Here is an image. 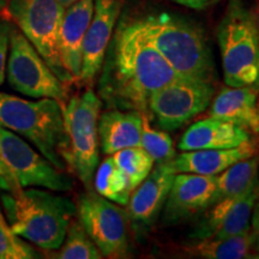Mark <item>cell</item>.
<instances>
[{"label": "cell", "instance_id": "3", "mask_svg": "<svg viewBox=\"0 0 259 259\" xmlns=\"http://www.w3.org/2000/svg\"><path fill=\"white\" fill-rule=\"evenodd\" d=\"M134 23L178 76L215 83L216 69L211 51L196 25L164 12L147 16Z\"/></svg>", "mask_w": 259, "mask_h": 259}, {"label": "cell", "instance_id": "32", "mask_svg": "<svg viewBox=\"0 0 259 259\" xmlns=\"http://www.w3.org/2000/svg\"><path fill=\"white\" fill-rule=\"evenodd\" d=\"M57 2L59 3V4L63 5L64 8H69L70 5L74 4V3H76V2H78V0H57Z\"/></svg>", "mask_w": 259, "mask_h": 259}, {"label": "cell", "instance_id": "2", "mask_svg": "<svg viewBox=\"0 0 259 259\" xmlns=\"http://www.w3.org/2000/svg\"><path fill=\"white\" fill-rule=\"evenodd\" d=\"M0 202L15 234L46 251L60 247L77 213V206L70 198L34 187L3 191Z\"/></svg>", "mask_w": 259, "mask_h": 259}, {"label": "cell", "instance_id": "16", "mask_svg": "<svg viewBox=\"0 0 259 259\" xmlns=\"http://www.w3.org/2000/svg\"><path fill=\"white\" fill-rule=\"evenodd\" d=\"M94 15V0H78L66 8L60 28L59 51L64 67L73 82H79L82 48Z\"/></svg>", "mask_w": 259, "mask_h": 259}, {"label": "cell", "instance_id": "20", "mask_svg": "<svg viewBox=\"0 0 259 259\" xmlns=\"http://www.w3.org/2000/svg\"><path fill=\"white\" fill-rule=\"evenodd\" d=\"M258 94L259 90L252 87H226L212 99L209 106V116L259 134Z\"/></svg>", "mask_w": 259, "mask_h": 259}, {"label": "cell", "instance_id": "10", "mask_svg": "<svg viewBox=\"0 0 259 259\" xmlns=\"http://www.w3.org/2000/svg\"><path fill=\"white\" fill-rule=\"evenodd\" d=\"M215 92L211 82L179 78L151 94L148 112L158 127L173 132L206 111Z\"/></svg>", "mask_w": 259, "mask_h": 259}, {"label": "cell", "instance_id": "5", "mask_svg": "<svg viewBox=\"0 0 259 259\" xmlns=\"http://www.w3.org/2000/svg\"><path fill=\"white\" fill-rule=\"evenodd\" d=\"M227 87L259 90V34L255 12L242 0H229L218 29Z\"/></svg>", "mask_w": 259, "mask_h": 259}, {"label": "cell", "instance_id": "31", "mask_svg": "<svg viewBox=\"0 0 259 259\" xmlns=\"http://www.w3.org/2000/svg\"><path fill=\"white\" fill-rule=\"evenodd\" d=\"M170 2L177 3V4L186 6V8L194 10H204L210 6L218 4L220 0H170Z\"/></svg>", "mask_w": 259, "mask_h": 259}, {"label": "cell", "instance_id": "26", "mask_svg": "<svg viewBox=\"0 0 259 259\" xmlns=\"http://www.w3.org/2000/svg\"><path fill=\"white\" fill-rule=\"evenodd\" d=\"M141 148H143L156 163L171 161L177 155L173 141L168 132L154 128L147 114L143 115Z\"/></svg>", "mask_w": 259, "mask_h": 259}, {"label": "cell", "instance_id": "21", "mask_svg": "<svg viewBox=\"0 0 259 259\" xmlns=\"http://www.w3.org/2000/svg\"><path fill=\"white\" fill-rule=\"evenodd\" d=\"M258 167L259 156H252L220 173L210 206L221 200H234L244 196L259 179Z\"/></svg>", "mask_w": 259, "mask_h": 259}, {"label": "cell", "instance_id": "28", "mask_svg": "<svg viewBox=\"0 0 259 259\" xmlns=\"http://www.w3.org/2000/svg\"><path fill=\"white\" fill-rule=\"evenodd\" d=\"M14 25L8 19H0V85L6 78V63H8L10 37Z\"/></svg>", "mask_w": 259, "mask_h": 259}, {"label": "cell", "instance_id": "17", "mask_svg": "<svg viewBox=\"0 0 259 259\" xmlns=\"http://www.w3.org/2000/svg\"><path fill=\"white\" fill-rule=\"evenodd\" d=\"M257 145L250 141L236 148L202 149L183 151L169 161L174 173H193L200 176H219L236 162L254 156Z\"/></svg>", "mask_w": 259, "mask_h": 259}, {"label": "cell", "instance_id": "9", "mask_svg": "<svg viewBox=\"0 0 259 259\" xmlns=\"http://www.w3.org/2000/svg\"><path fill=\"white\" fill-rule=\"evenodd\" d=\"M0 157L19 187H44L54 192L72 190L73 181L69 174L58 169L37 149L3 126Z\"/></svg>", "mask_w": 259, "mask_h": 259}, {"label": "cell", "instance_id": "1", "mask_svg": "<svg viewBox=\"0 0 259 259\" xmlns=\"http://www.w3.org/2000/svg\"><path fill=\"white\" fill-rule=\"evenodd\" d=\"M99 79L109 108L148 112L151 94L181 78L135 23H122L107 48Z\"/></svg>", "mask_w": 259, "mask_h": 259}, {"label": "cell", "instance_id": "35", "mask_svg": "<svg viewBox=\"0 0 259 259\" xmlns=\"http://www.w3.org/2000/svg\"><path fill=\"white\" fill-rule=\"evenodd\" d=\"M257 111H258V118H259V99H258V101H257Z\"/></svg>", "mask_w": 259, "mask_h": 259}, {"label": "cell", "instance_id": "29", "mask_svg": "<svg viewBox=\"0 0 259 259\" xmlns=\"http://www.w3.org/2000/svg\"><path fill=\"white\" fill-rule=\"evenodd\" d=\"M251 239L252 250L259 253V199L255 203L251 216Z\"/></svg>", "mask_w": 259, "mask_h": 259}, {"label": "cell", "instance_id": "27", "mask_svg": "<svg viewBox=\"0 0 259 259\" xmlns=\"http://www.w3.org/2000/svg\"><path fill=\"white\" fill-rule=\"evenodd\" d=\"M41 255L21 236L15 234L0 211V259H36Z\"/></svg>", "mask_w": 259, "mask_h": 259}, {"label": "cell", "instance_id": "25", "mask_svg": "<svg viewBox=\"0 0 259 259\" xmlns=\"http://www.w3.org/2000/svg\"><path fill=\"white\" fill-rule=\"evenodd\" d=\"M112 157L127 176L132 191L150 174L154 168L153 157L141 147L122 149L113 154Z\"/></svg>", "mask_w": 259, "mask_h": 259}, {"label": "cell", "instance_id": "22", "mask_svg": "<svg viewBox=\"0 0 259 259\" xmlns=\"http://www.w3.org/2000/svg\"><path fill=\"white\" fill-rule=\"evenodd\" d=\"M250 231L226 238L202 239L191 246L190 252L193 255L205 259L247 258L252 250Z\"/></svg>", "mask_w": 259, "mask_h": 259}, {"label": "cell", "instance_id": "11", "mask_svg": "<svg viewBox=\"0 0 259 259\" xmlns=\"http://www.w3.org/2000/svg\"><path fill=\"white\" fill-rule=\"evenodd\" d=\"M78 220L103 257L128 255V216L118 204L89 190L77 205Z\"/></svg>", "mask_w": 259, "mask_h": 259}, {"label": "cell", "instance_id": "15", "mask_svg": "<svg viewBox=\"0 0 259 259\" xmlns=\"http://www.w3.org/2000/svg\"><path fill=\"white\" fill-rule=\"evenodd\" d=\"M176 173L169 161L157 163L150 174L132 191L127 203V216L135 228L147 229L156 221L173 185Z\"/></svg>", "mask_w": 259, "mask_h": 259}, {"label": "cell", "instance_id": "8", "mask_svg": "<svg viewBox=\"0 0 259 259\" xmlns=\"http://www.w3.org/2000/svg\"><path fill=\"white\" fill-rule=\"evenodd\" d=\"M6 78L11 88L31 99L69 100L66 84L58 78L27 37L14 27L10 37Z\"/></svg>", "mask_w": 259, "mask_h": 259}, {"label": "cell", "instance_id": "14", "mask_svg": "<svg viewBox=\"0 0 259 259\" xmlns=\"http://www.w3.org/2000/svg\"><path fill=\"white\" fill-rule=\"evenodd\" d=\"M216 183L218 176L177 173L163 206V225H177L208 209Z\"/></svg>", "mask_w": 259, "mask_h": 259}, {"label": "cell", "instance_id": "30", "mask_svg": "<svg viewBox=\"0 0 259 259\" xmlns=\"http://www.w3.org/2000/svg\"><path fill=\"white\" fill-rule=\"evenodd\" d=\"M16 187L19 186L12 177L11 171L8 169V167L5 166L2 157H0V189L3 191H10L16 189Z\"/></svg>", "mask_w": 259, "mask_h": 259}, {"label": "cell", "instance_id": "13", "mask_svg": "<svg viewBox=\"0 0 259 259\" xmlns=\"http://www.w3.org/2000/svg\"><path fill=\"white\" fill-rule=\"evenodd\" d=\"M258 199L259 179L244 196L234 200H221L209 206L211 209L190 236L196 240H202L248 232L251 229L252 211Z\"/></svg>", "mask_w": 259, "mask_h": 259}, {"label": "cell", "instance_id": "34", "mask_svg": "<svg viewBox=\"0 0 259 259\" xmlns=\"http://www.w3.org/2000/svg\"><path fill=\"white\" fill-rule=\"evenodd\" d=\"M255 18H257V27H258V34H259V10L255 11Z\"/></svg>", "mask_w": 259, "mask_h": 259}, {"label": "cell", "instance_id": "23", "mask_svg": "<svg viewBox=\"0 0 259 259\" xmlns=\"http://www.w3.org/2000/svg\"><path fill=\"white\" fill-rule=\"evenodd\" d=\"M93 184L100 196L119 205H127L132 193L130 180L112 156L105 158L97 166Z\"/></svg>", "mask_w": 259, "mask_h": 259}, {"label": "cell", "instance_id": "7", "mask_svg": "<svg viewBox=\"0 0 259 259\" xmlns=\"http://www.w3.org/2000/svg\"><path fill=\"white\" fill-rule=\"evenodd\" d=\"M66 8L57 0H6L5 11L64 84L73 80L60 58L59 37Z\"/></svg>", "mask_w": 259, "mask_h": 259}, {"label": "cell", "instance_id": "33", "mask_svg": "<svg viewBox=\"0 0 259 259\" xmlns=\"http://www.w3.org/2000/svg\"><path fill=\"white\" fill-rule=\"evenodd\" d=\"M6 6V0H0V12L4 11Z\"/></svg>", "mask_w": 259, "mask_h": 259}, {"label": "cell", "instance_id": "4", "mask_svg": "<svg viewBox=\"0 0 259 259\" xmlns=\"http://www.w3.org/2000/svg\"><path fill=\"white\" fill-rule=\"evenodd\" d=\"M0 126L25 138L58 169H66L63 105L50 97L36 101L0 93Z\"/></svg>", "mask_w": 259, "mask_h": 259}, {"label": "cell", "instance_id": "6", "mask_svg": "<svg viewBox=\"0 0 259 259\" xmlns=\"http://www.w3.org/2000/svg\"><path fill=\"white\" fill-rule=\"evenodd\" d=\"M101 108L102 100L92 89L71 97L63 105L66 136L64 161L88 190H92L99 166L97 122Z\"/></svg>", "mask_w": 259, "mask_h": 259}, {"label": "cell", "instance_id": "24", "mask_svg": "<svg viewBox=\"0 0 259 259\" xmlns=\"http://www.w3.org/2000/svg\"><path fill=\"white\" fill-rule=\"evenodd\" d=\"M54 258L58 259H101V254L79 220L70 222L63 244Z\"/></svg>", "mask_w": 259, "mask_h": 259}, {"label": "cell", "instance_id": "36", "mask_svg": "<svg viewBox=\"0 0 259 259\" xmlns=\"http://www.w3.org/2000/svg\"><path fill=\"white\" fill-rule=\"evenodd\" d=\"M258 176H259V167H258Z\"/></svg>", "mask_w": 259, "mask_h": 259}, {"label": "cell", "instance_id": "19", "mask_svg": "<svg viewBox=\"0 0 259 259\" xmlns=\"http://www.w3.org/2000/svg\"><path fill=\"white\" fill-rule=\"evenodd\" d=\"M143 115L135 109L118 108L100 114L97 131L102 153L113 155L122 149L141 147Z\"/></svg>", "mask_w": 259, "mask_h": 259}, {"label": "cell", "instance_id": "12", "mask_svg": "<svg viewBox=\"0 0 259 259\" xmlns=\"http://www.w3.org/2000/svg\"><path fill=\"white\" fill-rule=\"evenodd\" d=\"M121 6V0H94V15L83 41L80 83L92 84L101 71Z\"/></svg>", "mask_w": 259, "mask_h": 259}, {"label": "cell", "instance_id": "18", "mask_svg": "<svg viewBox=\"0 0 259 259\" xmlns=\"http://www.w3.org/2000/svg\"><path fill=\"white\" fill-rule=\"evenodd\" d=\"M250 141L251 134L248 130L209 116L191 125L181 136L178 148L181 151L229 149L240 147Z\"/></svg>", "mask_w": 259, "mask_h": 259}]
</instances>
